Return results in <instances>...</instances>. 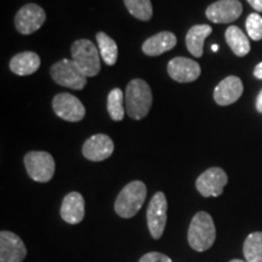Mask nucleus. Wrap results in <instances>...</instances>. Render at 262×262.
I'll use <instances>...</instances> for the list:
<instances>
[{
  "instance_id": "19",
  "label": "nucleus",
  "mask_w": 262,
  "mask_h": 262,
  "mask_svg": "<svg viewBox=\"0 0 262 262\" xmlns=\"http://www.w3.org/2000/svg\"><path fill=\"white\" fill-rule=\"evenodd\" d=\"M212 28L208 25H195L186 35V47L194 57H202L205 39L211 34Z\"/></svg>"
},
{
  "instance_id": "24",
  "label": "nucleus",
  "mask_w": 262,
  "mask_h": 262,
  "mask_svg": "<svg viewBox=\"0 0 262 262\" xmlns=\"http://www.w3.org/2000/svg\"><path fill=\"white\" fill-rule=\"evenodd\" d=\"M127 11L134 17L141 21H148L152 18L153 8L150 0H124Z\"/></svg>"
},
{
  "instance_id": "5",
  "label": "nucleus",
  "mask_w": 262,
  "mask_h": 262,
  "mask_svg": "<svg viewBox=\"0 0 262 262\" xmlns=\"http://www.w3.org/2000/svg\"><path fill=\"white\" fill-rule=\"evenodd\" d=\"M25 166L29 178L37 182H49L54 178L55 160L50 153L33 150L25 156Z\"/></svg>"
},
{
  "instance_id": "22",
  "label": "nucleus",
  "mask_w": 262,
  "mask_h": 262,
  "mask_svg": "<svg viewBox=\"0 0 262 262\" xmlns=\"http://www.w3.org/2000/svg\"><path fill=\"white\" fill-rule=\"evenodd\" d=\"M243 253L245 261L262 262V232H253L245 239Z\"/></svg>"
},
{
  "instance_id": "31",
  "label": "nucleus",
  "mask_w": 262,
  "mask_h": 262,
  "mask_svg": "<svg viewBox=\"0 0 262 262\" xmlns=\"http://www.w3.org/2000/svg\"><path fill=\"white\" fill-rule=\"evenodd\" d=\"M229 262H248V261H243V260H239V258H234V260H231Z\"/></svg>"
},
{
  "instance_id": "9",
  "label": "nucleus",
  "mask_w": 262,
  "mask_h": 262,
  "mask_svg": "<svg viewBox=\"0 0 262 262\" xmlns=\"http://www.w3.org/2000/svg\"><path fill=\"white\" fill-rule=\"evenodd\" d=\"M52 108L57 117L71 123L80 122L85 117V107L79 98L68 93L57 94L52 100Z\"/></svg>"
},
{
  "instance_id": "26",
  "label": "nucleus",
  "mask_w": 262,
  "mask_h": 262,
  "mask_svg": "<svg viewBox=\"0 0 262 262\" xmlns=\"http://www.w3.org/2000/svg\"><path fill=\"white\" fill-rule=\"evenodd\" d=\"M139 262H172L171 258L162 253H148L143 255Z\"/></svg>"
},
{
  "instance_id": "25",
  "label": "nucleus",
  "mask_w": 262,
  "mask_h": 262,
  "mask_svg": "<svg viewBox=\"0 0 262 262\" xmlns=\"http://www.w3.org/2000/svg\"><path fill=\"white\" fill-rule=\"evenodd\" d=\"M245 27H247L248 35L253 40L258 41L262 39V17L258 15V12H254V14H250L247 18V24H245Z\"/></svg>"
},
{
  "instance_id": "27",
  "label": "nucleus",
  "mask_w": 262,
  "mask_h": 262,
  "mask_svg": "<svg viewBox=\"0 0 262 262\" xmlns=\"http://www.w3.org/2000/svg\"><path fill=\"white\" fill-rule=\"evenodd\" d=\"M251 8L256 10L257 12H262V0H247Z\"/></svg>"
},
{
  "instance_id": "23",
  "label": "nucleus",
  "mask_w": 262,
  "mask_h": 262,
  "mask_svg": "<svg viewBox=\"0 0 262 262\" xmlns=\"http://www.w3.org/2000/svg\"><path fill=\"white\" fill-rule=\"evenodd\" d=\"M107 110L110 117L114 122H122L125 116V102H124V94L119 88H116L108 94Z\"/></svg>"
},
{
  "instance_id": "11",
  "label": "nucleus",
  "mask_w": 262,
  "mask_h": 262,
  "mask_svg": "<svg viewBox=\"0 0 262 262\" xmlns=\"http://www.w3.org/2000/svg\"><path fill=\"white\" fill-rule=\"evenodd\" d=\"M243 6L239 0H219L209 5L205 15L214 24H231L241 17Z\"/></svg>"
},
{
  "instance_id": "14",
  "label": "nucleus",
  "mask_w": 262,
  "mask_h": 262,
  "mask_svg": "<svg viewBox=\"0 0 262 262\" xmlns=\"http://www.w3.org/2000/svg\"><path fill=\"white\" fill-rule=\"evenodd\" d=\"M168 73L179 83H191L198 79L202 70L195 61L187 57H175L168 63Z\"/></svg>"
},
{
  "instance_id": "29",
  "label": "nucleus",
  "mask_w": 262,
  "mask_h": 262,
  "mask_svg": "<svg viewBox=\"0 0 262 262\" xmlns=\"http://www.w3.org/2000/svg\"><path fill=\"white\" fill-rule=\"evenodd\" d=\"M256 110L258 113H262V90L260 91V94L257 95L256 98Z\"/></svg>"
},
{
  "instance_id": "20",
  "label": "nucleus",
  "mask_w": 262,
  "mask_h": 262,
  "mask_svg": "<svg viewBox=\"0 0 262 262\" xmlns=\"http://www.w3.org/2000/svg\"><path fill=\"white\" fill-rule=\"evenodd\" d=\"M226 41L231 48V50L239 57H243L250 52V41L243 31L237 26H231L226 31Z\"/></svg>"
},
{
  "instance_id": "13",
  "label": "nucleus",
  "mask_w": 262,
  "mask_h": 262,
  "mask_svg": "<svg viewBox=\"0 0 262 262\" xmlns=\"http://www.w3.org/2000/svg\"><path fill=\"white\" fill-rule=\"evenodd\" d=\"M114 150V143L110 136L104 134H96L85 141L83 156L91 162H102L110 158Z\"/></svg>"
},
{
  "instance_id": "1",
  "label": "nucleus",
  "mask_w": 262,
  "mask_h": 262,
  "mask_svg": "<svg viewBox=\"0 0 262 262\" xmlns=\"http://www.w3.org/2000/svg\"><path fill=\"white\" fill-rule=\"evenodd\" d=\"M152 90L142 79L131 80L125 91V111L133 119H143L152 107Z\"/></svg>"
},
{
  "instance_id": "10",
  "label": "nucleus",
  "mask_w": 262,
  "mask_h": 262,
  "mask_svg": "<svg viewBox=\"0 0 262 262\" xmlns=\"http://www.w3.org/2000/svg\"><path fill=\"white\" fill-rule=\"evenodd\" d=\"M228 182V176L221 168H210L196 179L195 187L203 196H220L225 186Z\"/></svg>"
},
{
  "instance_id": "28",
  "label": "nucleus",
  "mask_w": 262,
  "mask_h": 262,
  "mask_svg": "<svg viewBox=\"0 0 262 262\" xmlns=\"http://www.w3.org/2000/svg\"><path fill=\"white\" fill-rule=\"evenodd\" d=\"M254 75L257 78V79L262 80V62H260L254 70Z\"/></svg>"
},
{
  "instance_id": "21",
  "label": "nucleus",
  "mask_w": 262,
  "mask_h": 262,
  "mask_svg": "<svg viewBox=\"0 0 262 262\" xmlns=\"http://www.w3.org/2000/svg\"><path fill=\"white\" fill-rule=\"evenodd\" d=\"M98 51H100L101 57L104 61V63L108 66L116 64L118 60V47L117 42L113 40L110 35L106 33L100 32L96 35Z\"/></svg>"
},
{
  "instance_id": "12",
  "label": "nucleus",
  "mask_w": 262,
  "mask_h": 262,
  "mask_svg": "<svg viewBox=\"0 0 262 262\" xmlns=\"http://www.w3.org/2000/svg\"><path fill=\"white\" fill-rule=\"evenodd\" d=\"M27 249L17 234L9 231L0 233V262H22Z\"/></svg>"
},
{
  "instance_id": "4",
  "label": "nucleus",
  "mask_w": 262,
  "mask_h": 262,
  "mask_svg": "<svg viewBox=\"0 0 262 262\" xmlns=\"http://www.w3.org/2000/svg\"><path fill=\"white\" fill-rule=\"evenodd\" d=\"M72 61L79 68L85 77H96L101 71L100 51L93 41L88 39H79L74 41L71 48Z\"/></svg>"
},
{
  "instance_id": "16",
  "label": "nucleus",
  "mask_w": 262,
  "mask_h": 262,
  "mask_svg": "<svg viewBox=\"0 0 262 262\" xmlns=\"http://www.w3.org/2000/svg\"><path fill=\"white\" fill-rule=\"evenodd\" d=\"M85 216V202L83 195L78 192H71L63 198L61 205V217L71 225L83 221Z\"/></svg>"
},
{
  "instance_id": "8",
  "label": "nucleus",
  "mask_w": 262,
  "mask_h": 262,
  "mask_svg": "<svg viewBox=\"0 0 262 262\" xmlns=\"http://www.w3.org/2000/svg\"><path fill=\"white\" fill-rule=\"evenodd\" d=\"M47 14L44 9L37 4L22 6L15 16V27L21 34L28 35L37 32L44 25Z\"/></svg>"
},
{
  "instance_id": "17",
  "label": "nucleus",
  "mask_w": 262,
  "mask_h": 262,
  "mask_svg": "<svg viewBox=\"0 0 262 262\" xmlns=\"http://www.w3.org/2000/svg\"><path fill=\"white\" fill-rule=\"evenodd\" d=\"M178 38L171 32H160L147 39L142 45V51L147 56H159L175 48Z\"/></svg>"
},
{
  "instance_id": "3",
  "label": "nucleus",
  "mask_w": 262,
  "mask_h": 262,
  "mask_svg": "<svg viewBox=\"0 0 262 262\" xmlns=\"http://www.w3.org/2000/svg\"><path fill=\"white\" fill-rule=\"evenodd\" d=\"M147 195V187L142 181H133L124 187L118 194L114 210L120 217H134L141 210Z\"/></svg>"
},
{
  "instance_id": "15",
  "label": "nucleus",
  "mask_w": 262,
  "mask_h": 262,
  "mask_svg": "<svg viewBox=\"0 0 262 262\" xmlns=\"http://www.w3.org/2000/svg\"><path fill=\"white\" fill-rule=\"evenodd\" d=\"M243 83L235 75H229L219 83L214 90V100L220 106H229L241 98L243 94Z\"/></svg>"
},
{
  "instance_id": "7",
  "label": "nucleus",
  "mask_w": 262,
  "mask_h": 262,
  "mask_svg": "<svg viewBox=\"0 0 262 262\" xmlns=\"http://www.w3.org/2000/svg\"><path fill=\"white\" fill-rule=\"evenodd\" d=\"M166 211H168V201L163 192H157L150 199L147 209V225L155 239H160L164 233L166 225Z\"/></svg>"
},
{
  "instance_id": "6",
  "label": "nucleus",
  "mask_w": 262,
  "mask_h": 262,
  "mask_svg": "<svg viewBox=\"0 0 262 262\" xmlns=\"http://www.w3.org/2000/svg\"><path fill=\"white\" fill-rule=\"evenodd\" d=\"M50 74L58 85L73 90H83L88 84V78L81 73L73 61L67 58H63L52 66Z\"/></svg>"
},
{
  "instance_id": "2",
  "label": "nucleus",
  "mask_w": 262,
  "mask_h": 262,
  "mask_svg": "<svg viewBox=\"0 0 262 262\" xmlns=\"http://www.w3.org/2000/svg\"><path fill=\"white\" fill-rule=\"evenodd\" d=\"M215 239L216 228L211 216L205 211L196 212L188 228V243L191 248L203 253L212 247Z\"/></svg>"
},
{
  "instance_id": "30",
  "label": "nucleus",
  "mask_w": 262,
  "mask_h": 262,
  "mask_svg": "<svg viewBox=\"0 0 262 262\" xmlns=\"http://www.w3.org/2000/svg\"><path fill=\"white\" fill-rule=\"evenodd\" d=\"M211 50H212V51H217V50H219V47H217V45H216V44H214V45H212V47H211Z\"/></svg>"
},
{
  "instance_id": "18",
  "label": "nucleus",
  "mask_w": 262,
  "mask_h": 262,
  "mask_svg": "<svg viewBox=\"0 0 262 262\" xmlns=\"http://www.w3.org/2000/svg\"><path fill=\"white\" fill-rule=\"evenodd\" d=\"M40 67V57L35 52L25 51L15 55L10 61V70L17 75H31Z\"/></svg>"
}]
</instances>
